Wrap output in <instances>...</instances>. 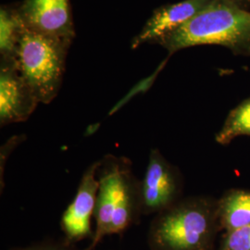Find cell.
<instances>
[{"label": "cell", "mask_w": 250, "mask_h": 250, "mask_svg": "<svg viewBox=\"0 0 250 250\" xmlns=\"http://www.w3.org/2000/svg\"><path fill=\"white\" fill-rule=\"evenodd\" d=\"M221 228L226 232L250 224V190L230 189L218 200Z\"/></svg>", "instance_id": "10"}, {"label": "cell", "mask_w": 250, "mask_h": 250, "mask_svg": "<svg viewBox=\"0 0 250 250\" xmlns=\"http://www.w3.org/2000/svg\"><path fill=\"white\" fill-rule=\"evenodd\" d=\"M155 44L164 47L170 55L197 45H220L235 56L250 57V11L214 0L186 24Z\"/></svg>", "instance_id": "1"}, {"label": "cell", "mask_w": 250, "mask_h": 250, "mask_svg": "<svg viewBox=\"0 0 250 250\" xmlns=\"http://www.w3.org/2000/svg\"><path fill=\"white\" fill-rule=\"evenodd\" d=\"M25 23L18 8L2 6L0 9V54L1 59L14 60L19 41Z\"/></svg>", "instance_id": "11"}, {"label": "cell", "mask_w": 250, "mask_h": 250, "mask_svg": "<svg viewBox=\"0 0 250 250\" xmlns=\"http://www.w3.org/2000/svg\"><path fill=\"white\" fill-rule=\"evenodd\" d=\"M223 1L239 6L244 9H248L250 6V0H223Z\"/></svg>", "instance_id": "14"}, {"label": "cell", "mask_w": 250, "mask_h": 250, "mask_svg": "<svg viewBox=\"0 0 250 250\" xmlns=\"http://www.w3.org/2000/svg\"><path fill=\"white\" fill-rule=\"evenodd\" d=\"M220 250H250V224L226 232Z\"/></svg>", "instance_id": "13"}, {"label": "cell", "mask_w": 250, "mask_h": 250, "mask_svg": "<svg viewBox=\"0 0 250 250\" xmlns=\"http://www.w3.org/2000/svg\"><path fill=\"white\" fill-rule=\"evenodd\" d=\"M72 42L25 27L14 62L39 103L49 104L57 97L62 84L66 56Z\"/></svg>", "instance_id": "4"}, {"label": "cell", "mask_w": 250, "mask_h": 250, "mask_svg": "<svg viewBox=\"0 0 250 250\" xmlns=\"http://www.w3.org/2000/svg\"><path fill=\"white\" fill-rule=\"evenodd\" d=\"M99 192L95 208L96 231L91 249L101 239L124 232L142 214L140 182L134 177L131 164L125 158L107 156L98 170Z\"/></svg>", "instance_id": "2"}, {"label": "cell", "mask_w": 250, "mask_h": 250, "mask_svg": "<svg viewBox=\"0 0 250 250\" xmlns=\"http://www.w3.org/2000/svg\"><path fill=\"white\" fill-rule=\"evenodd\" d=\"M100 161L91 164L83 172L77 193L63 213L62 226L70 241L81 240L91 234V218L95 213L99 182Z\"/></svg>", "instance_id": "8"}, {"label": "cell", "mask_w": 250, "mask_h": 250, "mask_svg": "<svg viewBox=\"0 0 250 250\" xmlns=\"http://www.w3.org/2000/svg\"><path fill=\"white\" fill-rule=\"evenodd\" d=\"M17 8L27 28L70 41L74 38L70 0H24Z\"/></svg>", "instance_id": "7"}, {"label": "cell", "mask_w": 250, "mask_h": 250, "mask_svg": "<svg viewBox=\"0 0 250 250\" xmlns=\"http://www.w3.org/2000/svg\"><path fill=\"white\" fill-rule=\"evenodd\" d=\"M250 136V97L229 112L222 129L216 134V142L226 146L238 136Z\"/></svg>", "instance_id": "12"}, {"label": "cell", "mask_w": 250, "mask_h": 250, "mask_svg": "<svg viewBox=\"0 0 250 250\" xmlns=\"http://www.w3.org/2000/svg\"><path fill=\"white\" fill-rule=\"evenodd\" d=\"M217 227H221L218 200L188 197L159 213L152 227V244L158 250H206Z\"/></svg>", "instance_id": "3"}, {"label": "cell", "mask_w": 250, "mask_h": 250, "mask_svg": "<svg viewBox=\"0 0 250 250\" xmlns=\"http://www.w3.org/2000/svg\"><path fill=\"white\" fill-rule=\"evenodd\" d=\"M213 1L184 0L158 8L154 10L151 17L147 20L139 34L134 36L131 43L132 49L138 48L146 43L155 44L161 37L186 24Z\"/></svg>", "instance_id": "9"}, {"label": "cell", "mask_w": 250, "mask_h": 250, "mask_svg": "<svg viewBox=\"0 0 250 250\" xmlns=\"http://www.w3.org/2000/svg\"><path fill=\"white\" fill-rule=\"evenodd\" d=\"M62 250L54 249V248H36V249H29V250Z\"/></svg>", "instance_id": "15"}, {"label": "cell", "mask_w": 250, "mask_h": 250, "mask_svg": "<svg viewBox=\"0 0 250 250\" xmlns=\"http://www.w3.org/2000/svg\"><path fill=\"white\" fill-rule=\"evenodd\" d=\"M39 104L14 60L1 59L0 125L25 122Z\"/></svg>", "instance_id": "6"}, {"label": "cell", "mask_w": 250, "mask_h": 250, "mask_svg": "<svg viewBox=\"0 0 250 250\" xmlns=\"http://www.w3.org/2000/svg\"><path fill=\"white\" fill-rule=\"evenodd\" d=\"M183 179L178 169L161 151L152 149L143 180L140 182L142 214L161 213L178 202Z\"/></svg>", "instance_id": "5"}]
</instances>
